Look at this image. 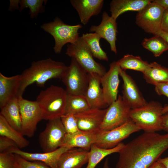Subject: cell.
<instances>
[{
    "mask_svg": "<svg viewBox=\"0 0 168 168\" xmlns=\"http://www.w3.org/2000/svg\"><path fill=\"white\" fill-rule=\"evenodd\" d=\"M164 114L162 117V130L168 133V112Z\"/></svg>",
    "mask_w": 168,
    "mask_h": 168,
    "instance_id": "f35d334b",
    "label": "cell"
},
{
    "mask_svg": "<svg viewBox=\"0 0 168 168\" xmlns=\"http://www.w3.org/2000/svg\"><path fill=\"white\" fill-rule=\"evenodd\" d=\"M161 30L168 33V9L164 10L161 24Z\"/></svg>",
    "mask_w": 168,
    "mask_h": 168,
    "instance_id": "74e56055",
    "label": "cell"
},
{
    "mask_svg": "<svg viewBox=\"0 0 168 168\" xmlns=\"http://www.w3.org/2000/svg\"><path fill=\"white\" fill-rule=\"evenodd\" d=\"M167 112H168V105L163 107L162 110V113L163 115Z\"/></svg>",
    "mask_w": 168,
    "mask_h": 168,
    "instance_id": "bcb514c9",
    "label": "cell"
},
{
    "mask_svg": "<svg viewBox=\"0 0 168 168\" xmlns=\"http://www.w3.org/2000/svg\"><path fill=\"white\" fill-rule=\"evenodd\" d=\"M140 129L129 118L123 125L106 131H99L97 134L94 144L104 149L113 148L132 133L138 131Z\"/></svg>",
    "mask_w": 168,
    "mask_h": 168,
    "instance_id": "9c48e42d",
    "label": "cell"
},
{
    "mask_svg": "<svg viewBox=\"0 0 168 168\" xmlns=\"http://www.w3.org/2000/svg\"><path fill=\"white\" fill-rule=\"evenodd\" d=\"M131 109L119 95L117 99L109 106L99 131L109 130L124 124L129 118Z\"/></svg>",
    "mask_w": 168,
    "mask_h": 168,
    "instance_id": "7c38bea8",
    "label": "cell"
},
{
    "mask_svg": "<svg viewBox=\"0 0 168 168\" xmlns=\"http://www.w3.org/2000/svg\"><path fill=\"white\" fill-rule=\"evenodd\" d=\"M164 9L157 3L151 2L138 12L136 23L145 32L156 35L161 30Z\"/></svg>",
    "mask_w": 168,
    "mask_h": 168,
    "instance_id": "8fae6325",
    "label": "cell"
},
{
    "mask_svg": "<svg viewBox=\"0 0 168 168\" xmlns=\"http://www.w3.org/2000/svg\"><path fill=\"white\" fill-rule=\"evenodd\" d=\"M68 136H72L79 132L77 121L73 114H64L61 118Z\"/></svg>",
    "mask_w": 168,
    "mask_h": 168,
    "instance_id": "d6a6232c",
    "label": "cell"
},
{
    "mask_svg": "<svg viewBox=\"0 0 168 168\" xmlns=\"http://www.w3.org/2000/svg\"><path fill=\"white\" fill-rule=\"evenodd\" d=\"M152 1L151 0H113L110 4L111 16L116 20L123 13L129 11L138 12Z\"/></svg>",
    "mask_w": 168,
    "mask_h": 168,
    "instance_id": "7402d4cb",
    "label": "cell"
},
{
    "mask_svg": "<svg viewBox=\"0 0 168 168\" xmlns=\"http://www.w3.org/2000/svg\"><path fill=\"white\" fill-rule=\"evenodd\" d=\"M152 1L160 5L164 10L168 9V0H154Z\"/></svg>",
    "mask_w": 168,
    "mask_h": 168,
    "instance_id": "ab89813d",
    "label": "cell"
},
{
    "mask_svg": "<svg viewBox=\"0 0 168 168\" xmlns=\"http://www.w3.org/2000/svg\"><path fill=\"white\" fill-rule=\"evenodd\" d=\"M89 151L72 148L59 157L56 168H81L88 162Z\"/></svg>",
    "mask_w": 168,
    "mask_h": 168,
    "instance_id": "ffe728a7",
    "label": "cell"
},
{
    "mask_svg": "<svg viewBox=\"0 0 168 168\" xmlns=\"http://www.w3.org/2000/svg\"><path fill=\"white\" fill-rule=\"evenodd\" d=\"M67 134L61 118L49 120L39 136V143L44 152H52L61 147Z\"/></svg>",
    "mask_w": 168,
    "mask_h": 168,
    "instance_id": "ba28073f",
    "label": "cell"
},
{
    "mask_svg": "<svg viewBox=\"0 0 168 168\" xmlns=\"http://www.w3.org/2000/svg\"><path fill=\"white\" fill-rule=\"evenodd\" d=\"M121 69L117 61L110 64L109 70L101 78L103 95L105 103L110 105L118 98L120 82L119 76Z\"/></svg>",
    "mask_w": 168,
    "mask_h": 168,
    "instance_id": "4fadbf2b",
    "label": "cell"
},
{
    "mask_svg": "<svg viewBox=\"0 0 168 168\" xmlns=\"http://www.w3.org/2000/svg\"><path fill=\"white\" fill-rule=\"evenodd\" d=\"M97 133L81 131L72 136L67 135L61 147L69 149L78 147L89 151L91 146L96 142Z\"/></svg>",
    "mask_w": 168,
    "mask_h": 168,
    "instance_id": "603a6c76",
    "label": "cell"
},
{
    "mask_svg": "<svg viewBox=\"0 0 168 168\" xmlns=\"http://www.w3.org/2000/svg\"><path fill=\"white\" fill-rule=\"evenodd\" d=\"M119 75L123 82V99L131 109L140 107L147 104V102L132 77L122 69L120 71Z\"/></svg>",
    "mask_w": 168,
    "mask_h": 168,
    "instance_id": "5bb4252c",
    "label": "cell"
},
{
    "mask_svg": "<svg viewBox=\"0 0 168 168\" xmlns=\"http://www.w3.org/2000/svg\"><path fill=\"white\" fill-rule=\"evenodd\" d=\"M20 81V74L7 77L0 73V108L12 98L18 97Z\"/></svg>",
    "mask_w": 168,
    "mask_h": 168,
    "instance_id": "44dd1931",
    "label": "cell"
},
{
    "mask_svg": "<svg viewBox=\"0 0 168 168\" xmlns=\"http://www.w3.org/2000/svg\"><path fill=\"white\" fill-rule=\"evenodd\" d=\"M21 118V133L23 136L32 137L36 129L38 123L43 119L40 108L35 101L19 99Z\"/></svg>",
    "mask_w": 168,
    "mask_h": 168,
    "instance_id": "30bf717a",
    "label": "cell"
},
{
    "mask_svg": "<svg viewBox=\"0 0 168 168\" xmlns=\"http://www.w3.org/2000/svg\"><path fill=\"white\" fill-rule=\"evenodd\" d=\"M0 135L12 140L19 148H24L29 144V141L23 137V135L12 127L0 114Z\"/></svg>",
    "mask_w": 168,
    "mask_h": 168,
    "instance_id": "4316f807",
    "label": "cell"
},
{
    "mask_svg": "<svg viewBox=\"0 0 168 168\" xmlns=\"http://www.w3.org/2000/svg\"><path fill=\"white\" fill-rule=\"evenodd\" d=\"M16 147H18L12 140L5 137L0 136V153L9 152L12 149Z\"/></svg>",
    "mask_w": 168,
    "mask_h": 168,
    "instance_id": "d590c367",
    "label": "cell"
},
{
    "mask_svg": "<svg viewBox=\"0 0 168 168\" xmlns=\"http://www.w3.org/2000/svg\"><path fill=\"white\" fill-rule=\"evenodd\" d=\"M65 54L75 60L88 73H97L101 76L106 72L105 68L96 62L82 36L74 42L68 44Z\"/></svg>",
    "mask_w": 168,
    "mask_h": 168,
    "instance_id": "8992f818",
    "label": "cell"
},
{
    "mask_svg": "<svg viewBox=\"0 0 168 168\" xmlns=\"http://www.w3.org/2000/svg\"><path fill=\"white\" fill-rule=\"evenodd\" d=\"M67 93L62 87L51 85L42 90L36 101L41 109L43 119L61 118L65 114Z\"/></svg>",
    "mask_w": 168,
    "mask_h": 168,
    "instance_id": "3957f363",
    "label": "cell"
},
{
    "mask_svg": "<svg viewBox=\"0 0 168 168\" xmlns=\"http://www.w3.org/2000/svg\"><path fill=\"white\" fill-rule=\"evenodd\" d=\"M69 149L64 147H60L51 152L34 153L24 152L20 150L19 147H16L12 149L9 152L16 154L26 160L42 162L51 168H56L57 162L60 156Z\"/></svg>",
    "mask_w": 168,
    "mask_h": 168,
    "instance_id": "ac0fdd59",
    "label": "cell"
},
{
    "mask_svg": "<svg viewBox=\"0 0 168 168\" xmlns=\"http://www.w3.org/2000/svg\"><path fill=\"white\" fill-rule=\"evenodd\" d=\"M157 161L162 164L166 168H168V157L162 158H160Z\"/></svg>",
    "mask_w": 168,
    "mask_h": 168,
    "instance_id": "7bdbcfd3",
    "label": "cell"
},
{
    "mask_svg": "<svg viewBox=\"0 0 168 168\" xmlns=\"http://www.w3.org/2000/svg\"><path fill=\"white\" fill-rule=\"evenodd\" d=\"M125 144L121 142L116 147L110 149H104L95 144L91 147L88 152V164L86 168H95L97 164L106 156L119 152Z\"/></svg>",
    "mask_w": 168,
    "mask_h": 168,
    "instance_id": "484cf974",
    "label": "cell"
},
{
    "mask_svg": "<svg viewBox=\"0 0 168 168\" xmlns=\"http://www.w3.org/2000/svg\"><path fill=\"white\" fill-rule=\"evenodd\" d=\"M71 3L78 13L81 22L86 25L93 16L100 12L103 0H71Z\"/></svg>",
    "mask_w": 168,
    "mask_h": 168,
    "instance_id": "d6986e66",
    "label": "cell"
},
{
    "mask_svg": "<svg viewBox=\"0 0 168 168\" xmlns=\"http://www.w3.org/2000/svg\"><path fill=\"white\" fill-rule=\"evenodd\" d=\"M145 48L152 52L156 57L159 56L168 50V44L160 36L155 35L150 38H145L142 42Z\"/></svg>",
    "mask_w": 168,
    "mask_h": 168,
    "instance_id": "4dcf8cb0",
    "label": "cell"
},
{
    "mask_svg": "<svg viewBox=\"0 0 168 168\" xmlns=\"http://www.w3.org/2000/svg\"><path fill=\"white\" fill-rule=\"evenodd\" d=\"M89 83L85 95L90 109H105L109 106L105 102L100 86L101 76L95 72L88 73Z\"/></svg>",
    "mask_w": 168,
    "mask_h": 168,
    "instance_id": "e0dca14e",
    "label": "cell"
},
{
    "mask_svg": "<svg viewBox=\"0 0 168 168\" xmlns=\"http://www.w3.org/2000/svg\"><path fill=\"white\" fill-rule=\"evenodd\" d=\"M168 148V133L145 132L118 152L115 168H149Z\"/></svg>",
    "mask_w": 168,
    "mask_h": 168,
    "instance_id": "6da1fadb",
    "label": "cell"
},
{
    "mask_svg": "<svg viewBox=\"0 0 168 168\" xmlns=\"http://www.w3.org/2000/svg\"><path fill=\"white\" fill-rule=\"evenodd\" d=\"M90 107L85 96L67 93L65 114H76L85 111Z\"/></svg>",
    "mask_w": 168,
    "mask_h": 168,
    "instance_id": "83f0119b",
    "label": "cell"
},
{
    "mask_svg": "<svg viewBox=\"0 0 168 168\" xmlns=\"http://www.w3.org/2000/svg\"><path fill=\"white\" fill-rule=\"evenodd\" d=\"M15 154L16 157L15 168H51L42 162L29 161Z\"/></svg>",
    "mask_w": 168,
    "mask_h": 168,
    "instance_id": "836d02e7",
    "label": "cell"
},
{
    "mask_svg": "<svg viewBox=\"0 0 168 168\" xmlns=\"http://www.w3.org/2000/svg\"><path fill=\"white\" fill-rule=\"evenodd\" d=\"M15 154L10 152L0 153V168H15Z\"/></svg>",
    "mask_w": 168,
    "mask_h": 168,
    "instance_id": "e575fe53",
    "label": "cell"
},
{
    "mask_svg": "<svg viewBox=\"0 0 168 168\" xmlns=\"http://www.w3.org/2000/svg\"><path fill=\"white\" fill-rule=\"evenodd\" d=\"M161 37L168 44V33H166L161 30L156 35Z\"/></svg>",
    "mask_w": 168,
    "mask_h": 168,
    "instance_id": "b9f144b4",
    "label": "cell"
},
{
    "mask_svg": "<svg viewBox=\"0 0 168 168\" xmlns=\"http://www.w3.org/2000/svg\"><path fill=\"white\" fill-rule=\"evenodd\" d=\"M89 31L97 33L101 37L105 40L109 44L111 51L117 53L116 45L118 33L116 20L104 12L102 13V20L98 26L92 25Z\"/></svg>",
    "mask_w": 168,
    "mask_h": 168,
    "instance_id": "9a60e30c",
    "label": "cell"
},
{
    "mask_svg": "<svg viewBox=\"0 0 168 168\" xmlns=\"http://www.w3.org/2000/svg\"><path fill=\"white\" fill-rule=\"evenodd\" d=\"M106 109H91L75 114L79 130L98 133L103 121Z\"/></svg>",
    "mask_w": 168,
    "mask_h": 168,
    "instance_id": "2e32d148",
    "label": "cell"
},
{
    "mask_svg": "<svg viewBox=\"0 0 168 168\" xmlns=\"http://www.w3.org/2000/svg\"><path fill=\"white\" fill-rule=\"evenodd\" d=\"M149 168H166L161 163L157 161L153 163Z\"/></svg>",
    "mask_w": 168,
    "mask_h": 168,
    "instance_id": "ee69618b",
    "label": "cell"
},
{
    "mask_svg": "<svg viewBox=\"0 0 168 168\" xmlns=\"http://www.w3.org/2000/svg\"><path fill=\"white\" fill-rule=\"evenodd\" d=\"M10 5L9 9L13 10L19 8V0H10Z\"/></svg>",
    "mask_w": 168,
    "mask_h": 168,
    "instance_id": "60d3db41",
    "label": "cell"
},
{
    "mask_svg": "<svg viewBox=\"0 0 168 168\" xmlns=\"http://www.w3.org/2000/svg\"><path fill=\"white\" fill-rule=\"evenodd\" d=\"M102 168H110L108 158L105 160Z\"/></svg>",
    "mask_w": 168,
    "mask_h": 168,
    "instance_id": "f6af8a7d",
    "label": "cell"
},
{
    "mask_svg": "<svg viewBox=\"0 0 168 168\" xmlns=\"http://www.w3.org/2000/svg\"><path fill=\"white\" fill-rule=\"evenodd\" d=\"M19 99L16 96L10 100L1 108L0 114L12 127L21 133V118Z\"/></svg>",
    "mask_w": 168,
    "mask_h": 168,
    "instance_id": "cb8c5ba5",
    "label": "cell"
},
{
    "mask_svg": "<svg viewBox=\"0 0 168 168\" xmlns=\"http://www.w3.org/2000/svg\"><path fill=\"white\" fill-rule=\"evenodd\" d=\"M156 92L159 95H163L168 98V82L161 83L154 85Z\"/></svg>",
    "mask_w": 168,
    "mask_h": 168,
    "instance_id": "8d00e7d4",
    "label": "cell"
},
{
    "mask_svg": "<svg viewBox=\"0 0 168 168\" xmlns=\"http://www.w3.org/2000/svg\"><path fill=\"white\" fill-rule=\"evenodd\" d=\"M46 0H19V11H22L26 8L29 9V14L32 19L36 18L39 13L44 11L43 3H46Z\"/></svg>",
    "mask_w": 168,
    "mask_h": 168,
    "instance_id": "1f68e13d",
    "label": "cell"
},
{
    "mask_svg": "<svg viewBox=\"0 0 168 168\" xmlns=\"http://www.w3.org/2000/svg\"><path fill=\"white\" fill-rule=\"evenodd\" d=\"M121 69L125 71L131 69L142 72L143 73L149 63L142 59L139 56L127 54L117 61Z\"/></svg>",
    "mask_w": 168,
    "mask_h": 168,
    "instance_id": "f546056e",
    "label": "cell"
},
{
    "mask_svg": "<svg viewBox=\"0 0 168 168\" xmlns=\"http://www.w3.org/2000/svg\"><path fill=\"white\" fill-rule=\"evenodd\" d=\"M143 74L145 79L149 84L155 85L168 82V68L156 62L149 63Z\"/></svg>",
    "mask_w": 168,
    "mask_h": 168,
    "instance_id": "d4e9b609",
    "label": "cell"
},
{
    "mask_svg": "<svg viewBox=\"0 0 168 168\" xmlns=\"http://www.w3.org/2000/svg\"><path fill=\"white\" fill-rule=\"evenodd\" d=\"M68 66L61 62L49 58L34 61L31 66L20 74L21 81L17 96L22 97L26 88L34 83L39 87L52 79H61Z\"/></svg>",
    "mask_w": 168,
    "mask_h": 168,
    "instance_id": "7a4b0ae2",
    "label": "cell"
},
{
    "mask_svg": "<svg viewBox=\"0 0 168 168\" xmlns=\"http://www.w3.org/2000/svg\"><path fill=\"white\" fill-rule=\"evenodd\" d=\"M67 94L85 96L89 83L88 73L73 58L61 79Z\"/></svg>",
    "mask_w": 168,
    "mask_h": 168,
    "instance_id": "52a82bcc",
    "label": "cell"
},
{
    "mask_svg": "<svg viewBox=\"0 0 168 168\" xmlns=\"http://www.w3.org/2000/svg\"><path fill=\"white\" fill-rule=\"evenodd\" d=\"M163 107L159 102L151 101L142 107L131 109L129 117L145 132H156L162 130Z\"/></svg>",
    "mask_w": 168,
    "mask_h": 168,
    "instance_id": "277c9868",
    "label": "cell"
},
{
    "mask_svg": "<svg viewBox=\"0 0 168 168\" xmlns=\"http://www.w3.org/2000/svg\"><path fill=\"white\" fill-rule=\"evenodd\" d=\"M85 42L93 57L100 60L108 61L107 54L102 49L100 44L101 37L96 33H83L81 36Z\"/></svg>",
    "mask_w": 168,
    "mask_h": 168,
    "instance_id": "f1b7e54d",
    "label": "cell"
},
{
    "mask_svg": "<svg viewBox=\"0 0 168 168\" xmlns=\"http://www.w3.org/2000/svg\"><path fill=\"white\" fill-rule=\"evenodd\" d=\"M41 27L53 37L55 41L54 51L56 54H59L65 44L72 43L78 39L80 37L78 31L82 26L80 24H67L59 18L56 17L53 21L44 23Z\"/></svg>",
    "mask_w": 168,
    "mask_h": 168,
    "instance_id": "5b68a950",
    "label": "cell"
}]
</instances>
